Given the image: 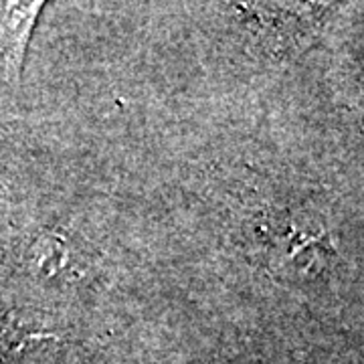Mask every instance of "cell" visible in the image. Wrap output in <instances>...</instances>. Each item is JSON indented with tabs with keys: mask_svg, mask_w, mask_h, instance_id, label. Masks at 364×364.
Wrapping results in <instances>:
<instances>
[{
	"mask_svg": "<svg viewBox=\"0 0 364 364\" xmlns=\"http://www.w3.org/2000/svg\"><path fill=\"white\" fill-rule=\"evenodd\" d=\"M67 265H69V253H67L65 241L55 235L43 237L35 247L37 272L45 275L47 279H53L65 272Z\"/></svg>",
	"mask_w": 364,
	"mask_h": 364,
	"instance_id": "7a4b0ae2",
	"label": "cell"
},
{
	"mask_svg": "<svg viewBox=\"0 0 364 364\" xmlns=\"http://www.w3.org/2000/svg\"><path fill=\"white\" fill-rule=\"evenodd\" d=\"M275 263L289 273L312 277L322 272L330 249L326 245L324 231L306 225H287L273 237Z\"/></svg>",
	"mask_w": 364,
	"mask_h": 364,
	"instance_id": "6da1fadb",
	"label": "cell"
}]
</instances>
